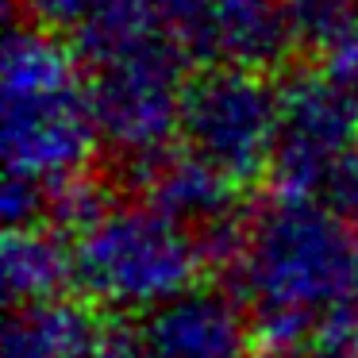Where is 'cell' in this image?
<instances>
[{"mask_svg": "<svg viewBox=\"0 0 358 358\" xmlns=\"http://www.w3.org/2000/svg\"><path fill=\"white\" fill-rule=\"evenodd\" d=\"M285 12L293 43L320 58L358 27V0H285Z\"/></svg>", "mask_w": 358, "mask_h": 358, "instance_id": "cell-13", "label": "cell"}, {"mask_svg": "<svg viewBox=\"0 0 358 358\" xmlns=\"http://www.w3.org/2000/svg\"><path fill=\"white\" fill-rule=\"evenodd\" d=\"M27 16V27H39L47 35L70 31L78 35L108 0H16Z\"/></svg>", "mask_w": 358, "mask_h": 358, "instance_id": "cell-16", "label": "cell"}, {"mask_svg": "<svg viewBox=\"0 0 358 358\" xmlns=\"http://www.w3.org/2000/svg\"><path fill=\"white\" fill-rule=\"evenodd\" d=\"M255 358H266V355H255Z\"/></svg>", "mask_w": 358, "mask_h": 358, "instance_id": "cell-21", "label": "cell"}, {"mask_svg": "<svg viewBox=\"0 0 358 358\" xmlns=\"http://www.w3.org/2000/svg\"><path fill=\"white\" fill-rule=\"evenodd\" d=\"M320 70L331 73V78L343 81V85L358 89V27L343 43H335L324 58H320Z\"/></svg>", "mask_w": 358, "mask_h": 358, "instance_id": "cell-20", "label": "cell"}, {"mask_svg": "<svg viewBox=\"0 0 358 358\" xmlns=\"http://www.w3.org/2000/svg\"><path fill=\"white\" fill-rule=\"evenodd\" d=\"M0 204H4V224H8V231L39 227V220H47V185L8 173V178H4V196H0Z\"/></svg>", "mask_w": 358, "mask_h": 358, "instance_id": "cell-18", "label": "cell"}, {"mask_svg": "<svg viewBox=\"0 0 358 358\" xmlns=\"http://www.w3.org/2000/svg\"><path fill=\"white\" fill-rule=\"evenodd\" d=\"M320 355L327 358H358V278L350 281V289L324 312L316 335Z\"/></svg>", "mask_w": 358, "mask_h": 358, "instance_id": "cell-15", "label": "cell"}, {"mask_svg": "<svg viewBox=\"0 0 358 358\" xmlns=\"http://www.w3.org/2000/svg\"><path fill=\"white\" fill-rule=\"evenodd\" d=\"M231 273L258 350L289 358L316 343L324 312L358 278V247L316 196H273L247 220Z\"/></svg>", "mask_w": 358, "mask_h": 358, "instance_id": "cell-1", "label": "cell"}, {"mask_svg": "<svg viewBox=\"0 0 358 358\" xmlns=\"http://www.w3.org/2000/svg\"><path fill=\"white\" fill-rule=\"evenodd\" d=\"M166 27L158 24L150 0H108L78 35H73V58L85 70L108 66L147 43L162 39Z\"/></svg>", "mask_w": 358, "mask_h": 358, "instance_id": "cell-12", "label": "cell"}, {"mask_svg": "<svg viewBox=\"0 0 358 358\" xmlns=\"http://www.w3.org/2000/svg\"><path fill=\"white\" fill-rule=\"evenodd\" d=\"M358 147V89L324 70H293L278 85V143L270 181L278 196H316Z\"/></svg>", "mask_w": 358, "mask_h": 358, "instance_id": "cell-6", "label": "cell"}, {"mask_svg": "<svg viewBox=\"0 0 358 358\" xmlns=\"http://www.w3.org/2000/svg\"><path fill=\"white\" fill-rule=\"evenodd\" d=\"M181 139L231 185L258 181L270 173L278 143V85L258 70L204 66L185 85Z\"/></svg>", "mask_w": 358, "mask_h": 358, "instance_id": "cell-4", "label": "cell"}, {"mask_svg": "<svg viewBox=\"0 0 358 358\" xmlns=\"http://www.w3.org/2000/svg\"><path fill=\"white\" fill-rule=\"evenodd\" d=\"M201 266L196 235L147 204H120L73 239V285L124 312H155L181 296Z\"/></svg>", "mask_w": 358, "mask_h": 358, "instance_id": "cell-3", "label": "cell"}, {"mask_svg": "<svg viewBox=\"0 0 358 358\" xmlns=\"http://www.w3.org/2000/svg\"><path fill=\"white\" fill-rule=\"evenodd\" d=\"M101 320L78 301L16 308L4 327V358H93Z\"/></svg>", "mask_w": 358, "mask_h": 358, "instance_id": "cell-11", "label": "cell"}, {"mask_svg": "<svg viewBox=\"0 0 358 358\" xmlns=\"http://www.w3.org/2000/svg\"><path fill=\"white\" fill-rule=\"evenodd\" d=\"M320 358H327V355H320Z\"/></svg>", "mask_w": 358, "mask_h": 358, "instance_id": "cell-22", "label": "cell"}, {"mask_svg": "<svg viewBox=\"0 0 358 358\" xmlns=\"http://www.w3.org/2000/svg\"><path fill=\"white\" fill-rule=\"evenodd\" d=\"M112 208L104 201V189L89 173H73V178H62L55 185H47V227L58 235L81 239Z\"/></svg>", "mask_w": 358, "mask_h": 358, "instance_id": "cell-14", "label": "cell"}, {"mask_svg": "<svg viewBox=\"0 0 358 358\" xmlns=\"http://www.w3.org/2000/svg\"><path fill=\"white\" fill-rule=\"evenodd\" d=\"M93 358H147L143 324H131L127 316H104Z\"/></svg>", "mask_w": 358, "mask_h": 358, "instance_id": "cell-19", "label": "cell"}, {"mask_svg": "<svg viewBox=\"0 0 358 358\" xmlns=\"http://www.w3.org/2000/svg\"><path fill=\"white\" fill-rule=\"evenodd\" d=\"M4 96V162L8 173L55 185L85 173L96 147L85 81L73 55L39 27H12L0 66Z\"/></svg>", "mask_w": 358, "mask_h": 358, "instance_id": "cell-2", "label": "cell"}, {"mask_svg": "<svg viewBox=\"0 0 358 358\" xmlns=\"http://www.w3.org/2000/svg\"><path fill=\"white\" fill-rule=\"evenodd\" d=\"M131 173L143 189V204L162 212L173 224L189 227L193 235L235 216V189L239 185H231L224 173L212 170L204 158H196L185 147L162 150V155L131 166Z\"/></svg>", "mask_w": 358, "mask_h": 358, "instance_id": "cell-9", "label": "cell"}, {"mask_svg": "<svg viewBox=\"0 0 358 358\" xmlns=\"http://www.w3.org/2000/svg\"><path fill=\"white\" fill-rule=\"evenodd\" d=\"M0 273L12 312L66 301L62 293L73 285V247H66L62 235L50 231L47 224L20 227L4 235Z\"/></svg>", "mask_w": 358, "mask_h": 358, "instance_id": "cell-10", "label": "cell"}, {"mask_svg": "<svg viewBox=\"0 0 358 358\" xmlns=\"http://www.w3.org/2000/svg\"><path fill=\"white\" fill-rule=\"evenodd\" d=\"M250 312L220 285H193L143 316L147 358H247Z\"/></svg>", "mask_w": 358, "mask_h": 358, "instance_id": "cell-8", "label": "cell"}, {"mask_svg": "<svg viewBox=\"0 0 358 358\" xmlns=\"http://www.w3.org/2000/svg\"><path fill=\"white\" fill-rule=\"evenodd\" d=\"M320 204L347 227H358V147L347 150L327 173L324 189H320Z\"/></svg>", "mask_w": 358, "mask_h": 358, "instance_id": "cell-17", "label": "cell"}, {"mask_svg": "<svg viewBox=\"0 0 358 358\" xmlns=\"http://www.w3.org/2000/svg\"><path fill=\"white\" fill-rule=\"evenodd\" d=\"M185 85V55L170 35L89 70L85 96L96 139L131 166L170 150V135L181 131Z\"/></svg>", "mask_w": 358, "mask_h": 358, "instance_id": "cell-5", "label": "cell"}, {"mask_svg": "<svg viewBox=\"0 0 358 358\" xmlns=\"http://www.w3.org/2000/svg\"><path fill=\"white\" fill-rule=\"evenodd\" d=\"M185 58L258 70L278 66L293 47L285 0H150Z\"/></svg>", "mask_w": 358, "mask_h": 358, "instance_id": "cell-7", "label": "cell"}]
</instances>
